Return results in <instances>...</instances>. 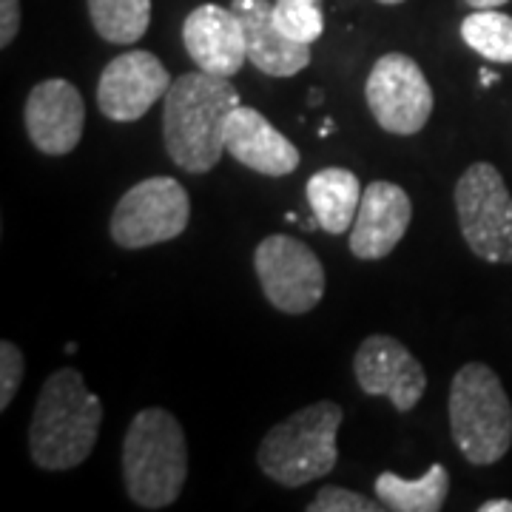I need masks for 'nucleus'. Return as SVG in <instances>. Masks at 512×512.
<instances>
[{
	"instance_id": "f257e3e1",
	"label": "nucleus",
	"mask_w": 512,
	"mask_h": 512,
	"mask_svg": "<svg viewBox=\"0 0 512 512\" xmlns=\"http://www.w3.org/2000/svg\"><path fill=\"white\" fill-rule=\"evenodd\" d=\"M242 106L231 77L208 72L180 74L165 92L163 137L171 163L185 174H208L225 151V120Z\"/></svg>"
},
{
	"instance_id": "f03ea898",
	"label": "nucleus",
	"mask_w": 512,
	"mask_h": 512,
	"mask_svg": "<svg viewBox=\"0 0 512 512\" xmlns=\"http://www.w3.org/2000/svg\"><path fill=\"white\" fill-rule=\"evenodd\" d=\"M103 424V402L74 367L55 370L35 402L29 456L40 470L63 473L92 456Z\"/></svg>"
},
{
	"instance_id": "7ed1b4c3",
	"label": "nucleus",
	"mask_w": 512,
	"mask_h": 512,
	"mask_svg": "<svg viewBox=\"0 0 512 512\" xmlns=\"http://www.w3.org/2000/svg\"><path fill=\"white\" fill-rule=\"evenodd\" d=\"M123 478L128 498L143 510L171 507L188 478V441L183 424L163 407L140 410L123 441Z\"/></svg>"
},
{
	"instance_id": "20e7f679",
	"label": "nucleus",
	"mask_w": 512,
	"mask_h": 512,
	"mask_svg": "<svg viewBox=\"0 0 512 512\" xmlns=\"http://www.w3.org/2000/svg\"><path fill=\"white\" fill-rule=\"evenodd\" d=\"M345 419L342 404L313 402L274 424L256 450V464L282 487H305L336 470V436Z\"/></svg>"
},
{
	"instance_id": "39448f33",
	"label": "nucleus",
	"mask_w": 512,
	"mask_h": 512,
	"mask_svg": "<svg viewBox=\"0 0 512 512\" xmlns=\"http://www.w3.org/2000/svg\"><path fill=\"white\" fill-rule=\"evenodd\" d=\"M450 433L476 467L495 464L512 447V402L490 365L467 362L450 382Z\"/></svg>"
},
{
	"instance_id": "423d86ee",
	"label": "nucleus",
	"mask_w": 512,
	"mask_h": 512,
	"mask_svg": "<svg viewBox=\"0 0 512 512\" xmlns=\"http://www.w3.org/2000/svg\"><path fill=\"white\" fill-rule=\"evenodd\" d=\"M453 200L467 248L490 265H512V197L501 171L473 163L458 177Z\"/></svg>"
},
{
	"instance_id": "0eeeda50",
	"label": "nucleus",
	"mask_w": 512,
	"mask_h": 512,
	"mask_svg": "<svg viewBox=\"0 0 512 512\" xmlns=\"http://www.w3.org/2000/svg\"><path fill=\"white\" fill-rule=\"evenodd\" d=\"M191 222V197L174 177H148L128 188L114 205L109 231L114 245L143 251L183 237Z\"/></svg>"
},
{
	"instance_id": "6e6552de",
	"label": "nucleus",
	"mask_w": 512,
	"mask_h": 512,
	"mask_svg": "<svg viewBox=\"0 0 512 512\" xmlns=\"http://www.w3.org/2000/svg\"><path fill=\"white\" fill-rule=\"evenodd\" d=\"M254 271L268 302L288 316L311 313L325 296L322 259L288 234H271L256 245Z\"/></svg>"
},
{
	"instance_id": "1a4fd4ad",
	"label": "nucleus",
	"mask_w": 512,
	"mask_h": 512,
	"mask_svg": "<svg viewBox=\"0 0 512 512\" xmlns=\"http://www.w3.org/2000/svg\"><path fill=\"white\" fill-rule=\"evenodd\" d=\"M365 100L376 123L396 137H413L433 114V89L410 55L387 52L367 74Z\"/></svg>"
},
{
	"instance_id": "9d476101",
	"label": "nucleus",
	"mask_w": 512,
	"mask_h": 512,
	"mask_svg": "<svg viewBox=\"0 0 512 512\" xmlns=\"http://www.w3.org/2000/svg\"><path fill=\"white\" fill-rule=\"evenodd\" d=\"M171 74L163 60L143 49H131L111 60L97 83V106L111 123H134L148 109L165 100L171 89Z\"/></svg>"
},
{
	"instance_id": "9b49d317",
	"label": "nucleus",
	"mask_w": 512,
	"mask_h": 512,
	"mask_svg": "<svg viewBox=\"0 0 512 512\" xmlns=\"http://www.w3.org/2000/svg\"><path fill=\"white\" fill-rule=\"evenodd\" d=\"M353 373L367 396L390 399L399 413L416 410L427 390V373L419 359L404 342L387 333H373L359 345L353 356Z\"/></svg>"
},
{
	"instance_id": "f8f14e48",
	"label": "nucleus",
	"mask_w": 512,
	"mask_h": 512,
	"mask_svg": "<svg viewBox=\"0 0 512 512\" xmlns=\"http://www.w3.org/2000/svg\"><path fill=\"white\" fill-rule=\"evenodd\" d=\"M23 120H26V134L37 151L49 157H66L80 146L86 126L83 94L63 77L43 80L26 97Z\"/></svg>"
},
{
	"instance_id": "ddd939ff",
	"label": "nucleus",
	"mask_w": 512,
	"mask_h": 512,
	"mask_svg": "<svg viewBox=\"0 0 512 512\" xmlns=\"http://www.w3.org/2000/svg\"><path fill=\"white\" fill-rule=\"evenodd\" d=\"M183 46L197 69L234 77L248 60L245 26L234 9L202 3L183 23Z\"/></svg>"
},
{
	"instance_id": "4468645a",
	"label": "nucleus",
	"mask_w": 512,
	"mask_h": 512,
	"mask_svg": "<svg viewBox=\"0 0 512 512\" xmlns=\"http://www.w3.org/2000/svg\"><path fill=\"white\" fill-rule=\"evenodd\" d=\"M413 220V202L402 185L376 180L365 188L359 214L350 231V254L356 259H384L390 256L407 234Z\"/></svg>"
},
{
	"instance_id": "2eb2a0df",
	"label": "nucleus",
	"mask_w": 512,
	"mask_h": 512,
	"mask_svg": "<svg viewBox=\"0 0 512 512\" xmlns=\"http://www.w3.org/2000/svg\"><path fill=\"white\" fill-rule=\"evenodd\" d=\"M225 151L239 165L251 168L262 177H288L302 157L291 140L276 131L274 123L248 106H237L225 120Z\"/></svg>"
},
{
	"instance_id": "dca6fc26",
	"label": "nucleus",
	"mask_w": 512,
	"mask_h": 512,
	"mask_svg": "<svg viewBox=\"0 0 512 512\" xmlns=\"http://www.w3.org/2000/svg\"><path fill=\"white\" fill-rule=\"evenodd\" d=\"M231 9L245 26L248 63H254L259 72L268 77H293L308 69L311 46L296 43L276 26L271 0H231Z\"/></svg>"
},
{
	"instance_id": "f3484780",
	"label": "nucleus",
	"mask_w": 512,
	"mask_h": 512,
	"mask_svg": "<svg viewBox=\"0 0 512 512\" xmlns=\"http://www.w3.org/2000/svg\"><path fill=\"white\" fill-rule=\"evenodd\" d=\"M305 194L319 228L328 234H345L356 222L365 188L348 168H322L308 180Z\"/></svg>"
},
{
	"instance_id": "a211bd4d",
	"label": "nucleus",
	"mask_w": 512,
	"mask_h": 512,
	"mask_svg": "<svg viewBox=\"0 0 512 512\" xmlns=\"http://www.w3.org/2000/svg\"><path fill=\"white\" fill-rule=\"evenodd\" d=\"M450 493V473L433 464L421 478H399L396 473L376 476V498L393 512H439Z\"/></svg>"
},
{
	"instance_id": "6ab92c4d",
	"label": "nucleus",
	"mask_w": 512,
	"mask_h": 512,
	"mask_svg": "<svg viewBox=\"0 0 512 512\" xmlns=\"http://www.w3.org/2000/svg\"><path fill=\"white\" fill-rule=\"evenodd\" d=\"M97 35L114 46L143 40L151 23V0H86Z\"/></svg>"
},
{
	"instance_id": "aec40b11",
	"label": "nucleus",
	"mask_w": 512,
	"mask_h": 512,
	"mask_svg": "<svg viewBox=\"0 0 512 512\" xmlns=\"http://www.w3.org/2000/svg\"><path fill=\"white\" fill-rule=\"evenodd\" d=\"M461 40L490 63H512V18L498 9H476L461 20Z\"/></svg>"
},
{
	"instance_id": "412c9836",
	"label": "nucleus",
	"mask_w": 512,
	"mask_h": 512,
	"mask_svg": "<svg viewBox=\"0 0 512 512\" xmlns=\"http://www.w3.org/2000/svg\"><path fill=\"white\" fill-rule=\"evenodd\" d=\"M322 0H274L276 26L296 43H316L325 32Z\"/></svg>"
},
{
	"instance_id": "4be33fe9",
	"label": "nucleus",
	"mask_w": 512,
	"mask_h": 512,
	"mask_svg": "<svg viewBox=\"0 0 512 512\" xmlns=\"http://www.w3.org/2000/svg\"><path fill=\"white\" fill-rule=\"evenodd\" d=\"M387 510L382 501H373L362 493H353V490H345V487H336V484H328L322 487L313 504L308 507V512H382Z\"/></svg>"
},
{
	"instance_id": "5701e85b",
	"label": "nucleus",
	"mask_w": 512,
	"mask_h": 512,
	"mask_svg": "<svg viewBox=\"0 0 512 512\" xmlns=\"http://www.w3.org/2000/svg\"><path fill=\"white\" fill-rule=\"evenodd\" d=\"M23 373H26L23 350L15 342H0V410H6L18 396Z\"/></svg>"
},
{
	"instance_id": "b1692460",
	"label": "nucleus",
	"mask_w": 512,
	"mask_h": 512,
	"mask_svg": "<svg viewBox=\"0 0 512 512\" xmlns=\"http://www.w3.org/2000/svg\"><path fill=\"white\" fill-rule=\"evenodd\" d=\"M20 32V0H0V46H12Z\"/></svg>"
},
{
	"instance_id": "393cba45",
	"label": "nucleus",
	"mask_w": 512,
	"mask_h": 512,
	"mask_svg": "<svg viewBox=\"0 0 512 512\" xmlns=\"http://www.w3.org/2000/svg\"><path fill=\"white\" fill-rule=\"evenodd\" d=\"M478 512H512V501L510 498H495V501H487L481 504Z\"/></svg>"
},
{
	"instance_id": "a878e982",
	"label": "nucleus",
	"mask_w": 512,
	"mask_h": 512,
	"mask_svg": "<svg viewBox=\"0 0 512 512\" xmlns=\"http://www.w3.org/2000/svg\"><path fill=\"white\" fill-rule=\"evenodd\" d=\"M473 9H498V6H504V3H510V0H467Z\"/></svg>"
},
{
	"instance_id": "bb28decb",
	"label": "nucleus",
	"mask_w": 512,
	"mask_h": 512,
	"mask_svg": "<svg viewBox=\"0 0 512 512\" xmlns=\"http://www.w3.org/2000/svg\"><path fill=\"white\" fill-rule=\"evenodd\" d=\"M481 86H493V83H498V72H490V69H481Z\"/></svg>"
},
{
	"instance_id": "cd10ccee",
	"label": "nucleus",
	"mask_w": 512,
	"mask_h": 512,
	"mask_svg": "<svg viewBox=\"0 0 512 512\" xmlns=\"http://www.w3.org/2000/svg\"><path fill=\"white\" fill-rule=\"evenodd\" d=\"M311 106H322V89H311Z\"/></svg>"
},
{
	"instance_id": "c85d7f7f",
	"label": "nucleus",
	"mask_w": 512,
	"mask_h": 512,
	"mask_svg": "<svg viewBox=\"0 0 512 512\" xmlns=\"http://www.w3.org/2000/svg\"><path fill=\"white\" fill-rule=\"evenodd\" d=\"M376 3H384V6H399L404 0H376Z\"/></svg>"
}]
</instances>
